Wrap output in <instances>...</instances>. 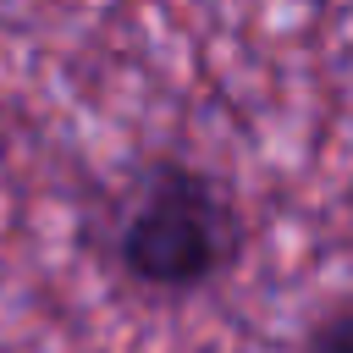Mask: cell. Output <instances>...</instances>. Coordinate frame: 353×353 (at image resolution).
<instances>
[{
	"instance_id": "7a4b0ae2",
	"label": "cell",
	"mask_w": 353,
	"mask_h": 353,
	"mask_svg": "<svg viewBox=\"0 0 353 353\" xmlns=\"http://www.w3.org/2000/svg\"><path fill=\"white\" fill-rule=\"evenodd\" d=\"M298 353H353V298L325 303V309L303 325Z\"/></svg>"
},
{
	"instance_id": "6da1fadb",
	"label": "cell",
	"mask_w": 353,
	"mask_h": 353,
	"mask_svg": "<svg viewBox=\"0 0 353 353\" xmlns=\"http://www.w3.org/2000/svg\"><path fill=\"white\" fill-rule=\"evenodd\" d=\"M105 259L149 298L215 292L248 259V210L226 171L182 149L143 154L110 210Z\"/></svg>"
}]
</instances>
